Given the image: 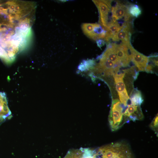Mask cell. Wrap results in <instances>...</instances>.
Instances as JSON below:
<instances>
[{
  "mask_svg": "<svg viewBox=\"0 0 158 158\" xmlns=\"http://www.w3.org/2000/svg\"><path fill=\"white\" fill-rule=\"evenodd\" d=\"M96 158H135L129 145L118 142L102 146L96 151Z\"/></svg>",
  "mask_w": 158,
  "mask_h": 158,
  "instance_id": "6da1fadb",
  "label": "cell"
},
{
  "mask_svg": "<svg viewBox=\"0 0 158 158\" xmlns=\"http://www.w3.org/2000/svg\"><path fill=\"white\" fill-rule=\"evenodd\" d=\"M125 75V73L121 72H117L113 74L116 89L118 95L119 100L123 108L124 113L128 106L130 104H132L130 100L126 85L123 81V79Z\"/></svg>",
  "mask_w": 158,
  "mask_h": 158,
  "instance_id": "7a4b0ae2",
  "label": "cell"
},
{
  "mask_svg": "<svg viewBox=\"0 0 158 158\" xmlns=\"http://www.w3.org/2000/svg\"><path fill=\"white\" fill-rule=\"evenodd\" d=\"M98 8L99 13V23L100 25L106 30L108 23V15L111 6L112 1L109 0H93Z\"/></svg>",
  "mask_w": 158,
  "mask_h": 158,
  "instance_id": "3957f363",
  "label": "cell"
},
{
  "mask_svg": "<svg viewBox=\"0 0 158 158\" xmlns=\"http://www.w3.org/2000/svg\"><path fill=\"white\" fill-rule=\"evenodd\" d=\"M116 55L123 67H127L129 66L131 61L130 48L122 43L117 44L115 43L111 44Z\"/></svg>",
  "mask_w": 158,
  "mask_h": 158,
  "instance_id": "277c9868",
  "label": "cell"
},
{
  "mask_svg": "<svg viewBox=\"0 0 158 158\" xmlns=\"http://www.w3.org/2000/svg\"><path fill=\"white\" fill-rule=\"evenodd\" d=\"M110 10L112 19L117 20L123 18L126 22H128L132 17L128 11V6L118 1L111 6Z\"/></svg>",
  "mask_w": 158,
  "mask_h": 158,
  "instance_id": "5b68a950",
  "label": "cell"
},
{
  "mask_svg": "<svg viewBox=\"0 0 158 158\" xmlns=\"http://www.w3.org/2000/svg\"><path fill=\"white\" fill-rule=\"evenodd\" d=\"M122 25L123 26V28L115 34L111 39L113 41L121 40L122 44L130 47L132 46L130 42L131 25L129 22H125Z\"/></svg>",
  "mask_w": 158,
  "mask_h": 158,
  "instance_id": "8992f818",
  "label": "cell"
},
{
  "mask_svg": "<svg viewBox=\"0 0 158 158\" xmlns=\"http://www.w3.org/2000/svg\"><path fill=\"white\" fill-rule=\"evenodd\" d=\"M132 61L138 72L145 71L148 61V57L139 52L132 46L130 48Z\"/></svg>",
  "mask_w": 158,
  "mask_h": 158,
  "instance_id": "52a82bcc",
  "label": "cell"
},
{
  "mask_svg": "<svg viewBox=\"0 0 158 158\" xmlns=\"http://www.w3.org/2000/svg\"><path fill=\"white\" fill-rule=\"evenodd\" d=\"M123 28L122 25H120L117 20L111 19L108 23L104 40L108 42L113 36L122 30Z\"/></svg>",
  "mask_w": 158,
  "mask_h": 158,
  "instance_id": "ba28073f",
  "label": "cell"
},
{
  "mask_svg": "<svg viewBox=\"0 0 158 158\" xmlns=\"http://www.w3.org/2000/svg\"><path fill=\"white\" fill-rule=\"evenodd\" d=\"M102 56L113 62L116 65H121L111 44H109Z\"/></svg>",
  "mask_w": 158,
  "mask_h": 158,
  "instance_id": "9c48e42d",
  "label": "cell"
},
{
  "mask_svg": "<svg viewBox=\"0 0 158 158\" xmlns=\"http://www.w3.org/2000/svg\"><path fill=\"white\" fill-rule=\"evenodd\" d=\"M131 104L134 105L141 106L143 102V99L141 92L137 88L133 89L129 96Z\"/></svg>",
  "mask_w": 158,
  "mask_h": 158,
  "instance_id": "30bf717a",
  "label": "cell"
},
{
  "mask_svg": "<svg viewBox=\"0 0 158 158\" xmlns=\"http://www.w3.org/2000/svg\"><path fill=\"white\" fill-rule=\"evenodd\" d=\"M158 58L157 56L148 57V61L145 71L148 73L157 74Z\"/></svg>",
  "mask_w": 158,
  "mask_h": 158,
  "instance_id": "8fae6325",
  "label": "cell"
},
{
  "mask_svg": "<svg viewBox=\"0 0 158 158\" xmlns=\"http://www.w3.org/2000/svg\"><path fill=\"white\" fill-rule=\"evenodd\" d=\"M98 24L84 23L81 25V28L84 34L89 38L95 40L94 30Z\"/></svg>",
  "mask_w": 158,
  "mask_h": 158,
  "instance_id": "7c38bea8",
  "label": "cell"
},
{
  "mask_svg": "<svg viewBox=\"0 0 158 158\" xmlns=\"http://www.w3.org/2000/svg\"><path fill=\"white\" fill-rule=\"evenodd\" d=\"M128 11L132 17H138L141 13V10L136 4H130L128 6Z\"/></svg>",
  "mask_w": 158,
  "mask_h": 158,
  "instance_id": "4fadbf2b",
  "label": "cell"
},
{
  "mask_svg": "<svg viewBox=\"0 0 158 158\" xmlns=\"http://www.w3.org/2000/svg\"><path fill=\"white\" fill-rule=\"evenodd\" d=\"M79 158H96V150L90 148H83L82 154Z\"/></svg>",
  "mask_w": 158,
  "mask_h": 158,
  "instance_id": "5bb4252c",
  "label": "cell"
},
{
  "mask_svg": "<svg viewBox=\"0 0 158 158\" xmlns=\"http://www.w3.org/2000/svg\"><path fill=\"white\" fill-rule=\"evenodd\" d=\"M158 114L155 117L150 125V127L158 135Z\"/></svg>",
  "mask_w": 158,
  "mask_h": 158,
  "instance_id": "9a60e30c",
  "label": "cell"
},
{
  "mask_svg": "<svg viewBox=\"0 0 158 158\" xmlns=\"http://www.w3.org/2000/svg\"><path fill=\"white\" fill-rule=\"evenodd\" d=\"M97 43L98 46L99 47H101L104 45L105 42L102 39H99L97 40Z\"/></svg>",
  "mask_w": 158,
  "mask_h": 158,
  "instance_id": "2e32d148",
  "label": "cell"
}]
</instances>
